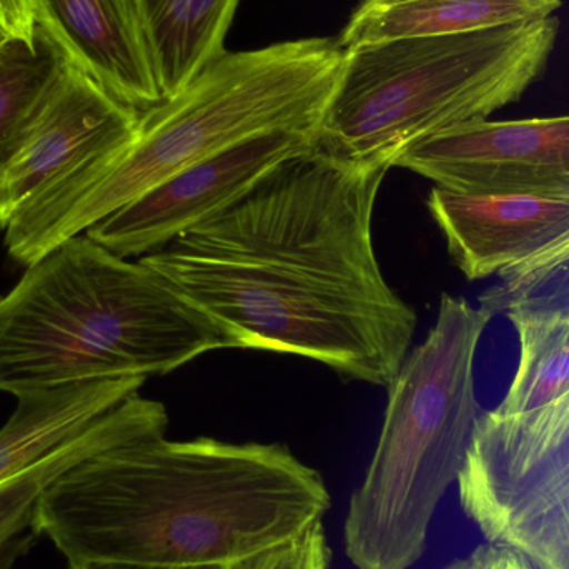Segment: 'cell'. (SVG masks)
Returning a JSON list of instances; mask_svg holds the SVG:
<instances>
[{"mask_svg": "<svg viewBox=\"0 0 569 569\" xmlns=\"http://www.w3.org/2000/svg\"><path fill=\"white\" fill-rule=\"evenodd\" d=\"M387 172L298 157L232 209L140 260L236 348L308 358L388 387L418 318L375 253L371 223Z\"/></svg>", "mask_w": 569, "mask_h": 569, "instance_id": "6da1fadb", "label": "cell"}, {"mask_svg": "<svg viewBox=\"0 0 569 569\" xmlns=\"http://www.w3.org/2000/svg\"><path fill=\"white\" fill-rule=\"evenodd\" d=\"M330 505L321 475L287 445L156 435L63 471L33 527L69 567H226L298 537Z\"/></svg>", "mask_w": 569, "mask_h": 569, "instance_id": "7a4b0ae2", "label": "cell"}, {"mask_svg": "<svg viewBox=\"0 0 569 569\" xmlns=\"http://www.w3.org/2000/svg\"><path fill=\"white\" fill-rule=\"evenodd\" d=\"M338 40L300 39L223 52L179 96L140 113L123 152L92 160L40 190L3 229L29 267L173 173L273 130H318L343 63Z\"/></svg>", "mask_w": 569, "mask_h": 569, "instance_id": "3957f363", "label": "cell"}, {"mask_svg": "<svg viewBox=\"0 0 569 569\" xmlns=\"http://www.w3.org/2000/svg\"><path fill=\"white\" fill-rule=\"evenodd\" d=\"M232 338L142 260L83 236L0 295V393L166 375Z\"/></svg>", "mask_w": 569, "mask_h": 569, "instance_id": "277c9868", "label": "cell"}, {"mask_svg": "<svg viewBox=\"0 0 569 569\" xmlns=\"http://www.w3.org/2000/svg\"><path fill=\"white\" fill-rule=\"evenodd\" d=\"M558 30L553 16L347 49L313 152L345 166L393 169L413 143L518 102L547 69Z\"/></svg>", "mask_w": 569, "mask_h": 569, "instance_id": "5b68a950", "label": "cell"}, {"mask_svg": "<svg viewBox=\"0 0 569 569\" xmlns=\"http://www.w3.org/2000/svg\"><path fill=\"white\" fill-rule=\"evenodd\" d=\"M495 315L441 295L437 321L388 385L377 450L345 518L357 569H408L427 550L438 505L457 483L481 411L475 358Z\"/></svg>", "mask_w": 569, "mask_h": 569, "instance_id": "8992f818", "label": "cell"}, {"mask_svg": "<svg viewBox=\"0 0 569 569\" xmlns=\"http://www.w3.org/2000/svg\"><path fill=\"white\" fill-rule=\"evenodd\" d=\"M457 483L487 543L569 569V390L527 413L483 411Z\"/></svg>", "mask_w": 569, "mask_h": 569, "instance_id": "52a82bcc", "label": "cell"}, {"mask_svg": "<svg viewBox=\"0 0 569 569\" xmlns=\"http://www.w3.org/2000/svg\"><path fill=\"white\" fill-rule=\"evenodd\" d=\"M317 130H273L173 173L86 236L123 259L149 256L246 199L283 163L315 150Z\"/></svg>", "mask_w": 569, "mask_h": 569, "instance_id": "ba28073f", "label": "cell"}, {"mask_svg": "<svg viewBox=\"0 0 569 569\" xmlns=\"http://www.w3.org/2000/svg\"><path fill=\"white\" fill-rule=\"evenodd\" d=\"M393 167L453 192L569 200V116L463 123L408 147Z\"/></svg>", "mask_w": 569, "mask_h": 569, "instance_id": "9c48e42d", "label": "cell"}, {"mask_svg": "<svg viewBox=\"0 0 569 569\" xmlns=\"http://www.w3.org/2000/svg\"><path fill=\"white\" fill-rule=\"evenodd\" d=\"M140 113L73 66L66 86L7 172L0 190V229L40 190L136 140Z\"/></svg>", "mask_w": 569, "mask_h": 569, "instance_id": "30bf717a", "label": "cell"}, {"mask_svg": "<svg viewBox=\"0 0 569 569\" xmlns=\"http://www.w3.org/2000/svg\"><path fill=\"white\" fill-rule=\"evenodd\" d=\"M427 206L451 260L471 282L521 266L569 236V200L435 186Z\"/></svg>", "mask_w": 569, "mask_h": 569, "instance_id": "8fae6325", "label": "cell"}, {"mask_svg": "<svg viewBox=\"0 0 569 569\" xmlns=\"http://www.w3.org/2000/svg\"><path fill=\"white\" fill-rule=\"evenodd\" d=\"M77 66L139 113L163 103L139 0H37Z\"/></svg>", "mask_w": 569, "mask_h": 569, "instance_id": "7c38bea8", "label": "cell"}, {"mask_svg": "<svg viewBox=\"0 0 569 569\" xmlns=\"http://www.w3.org/2000/svg\"><path fill=\"white\" fill-rule=\"evenodd\" d=\"M167 427L169 415L160 401L133 395L49 457L0 483V569H12L29 553L39 537L33 527L39 498L57 477L107 448L166 435Z\"/></svg>", "mask_w": 569, "mask_h": 569, "instance_id": "4fadbf2b", "label": "cell"}, {"mask_svg": "<svg viewBox=\"0 0 569 569\" xmlns=\"http://www.w3.org/2000/svg\"><path fill=\"white\" fill-rule=\"evenodd\" d=\"M146 380L113 378L17 395L16 411L0 428V483L29 470L140 393Z\"/></svg>", "mask_w": 569, "mask_h": 569, "instance_id": "5bb4252c", "label": "cell"}, {"mask_svg": "<svg viewBox=\"0 0 569 569\" xmlns=\"http://www.w3.org/2000/svg\"><path fill=\"white\" fill-rule=\"evenodd\" d=\"M561 0H360L345 26L341 49L520 26L553 17Z\"/></svg>", "mask_w": 569, "mask_h": 569, "instance_id": "9a60e30c", "label": "cell"}, {"mask_svg": "<svg viewBox=\"0 0 569 569\" xmlns=\"http://www.w3.org/2000/svg\"><path fill=\"white\" fill-rule=\"evenodd\" d=\"M73 66L69 50L39 20L33 43L23 39L0 43V190Z\"/></svg>", "mask_w": 569, "mask_h": 569, "instance_id": "2e32d148", "label": "cell"}, {"mask_svg": "<svg viewBox=\"0 0 569 569\" xmlns=\"http://www.w3.org/2000/svg\"><path fill=\"white\" fill-rule=\"evenodd\" d=\"M240 0H139L163 102L226 52Z\"/></svg>", "mask_w": 569, "mask_h": 569, "instance_id": "e0dca14e", "label": "cell"}, {"mask_svg": "<svg viewBox=\"0 0 569 569\" xmlns=\"http://www.w3.org/2000/svg\"><path fill=\"white\" fill-rule=\"evenodd\" d=\"M520 341V361L510 390L495 413L520 415L569 390V303L551 310H510Z\"/></svg>", "mask_w": 569, "mask_h": 569, "instance_id": "ac0fdd59", "label": "cell"}, {"mask_svg": "<svg viewBox=\"0 0 569 569\" xmlns=\"http://www.w3.org/2000/svg\"><path fill=\"white\" fill-rule=\"evenodd\" d=\"M569 303V257L523 276L505 277L480 297L490 313L551 310Z\"/></svg>", "mask_w": 569, "mask_h": 569, "instance_id": "d6986e66", "label": "cell"}, {"mask_svg": "<svg viewBox=\"0 0 569 569\" xmlns=\"http://www.w3.org/2000/svg\"><path fill=\"white\" fill-rule=\"evenodd\" d=\"M331 548L323 521L308 527L303 533L276 547L257 551L226 565L223 569H330Z\"/></svg>", "mask_w": 569, "mask_h": 569, "instance_id": "ffe728a7", "label": "cell"}, {"mask_svg": "<svg viewBox=\"0 0 569 569\" xmlns=\"http://www.w3.org/2000/svg\"><path fill=\"white\" fill-rule=\"evenodd\" d=\"M441 569H537L523 555L501 545L487 543Z\"/></svg>", "mask_w": 569, "mask_h": 569, "instance_id": "44dd1931", "label": "cell"}, {"mask_svg": "<svg viewBox=\"0 0 569 569\" xmlns=\"http://www.w3.org/2000/svg\"><path fill=\"white\" fill-rule=\"evenodd\" d=\"M37 0H0V33L7 39L36 40Z\"/></svg>", "mask_w": 569, "mask_h": 569, "instance_id": "7402d4cb", "label": "cell"}, {"mask_svg": "<svg viewBox=\"0 0 569 569\" xmlns=\"http://www.w3.org/2000/svg\"><path fill=\"white\" fill-rule=\"evenodd\" d=\"M568 257L569 236L547 252L540 253V256L533 257V259L527 260V262L513 267V269L505 270L503 273H500V277L505 279V277L523 276V273L535 272V270L543 269V267L551 266V263L560 262V260L568 259Z\"/></svg>", "mask_w": 569, "mask_h": 569, "instance_id": "603a6c76", "label": "cell"}, {"mask_svg": "<svg viewBox=\"0 0 569 569\" xmlns=\"http://www.w3.org/2000/svg\"><path fill=\"white\" fill-rule=\"evenodd\" d=\"M69 569H172V568H149L136 567V565H120V563H83L73 565ZM179 569H223V567H200V568H179Z\"/></svg>", "mask_w": 569, "mask_h": 569, "instance_id": "cb8c5ba5", "label": "cell"}, {"mask_svg": "<svg viewBox=\"0 0 569 569\" xmlns=\"http://www.w3.org/2000/svg\"><path fill=\"white\" fill-rule=\"evenodd\" d=\"M6 39H7V37H6V36H3V33H0V43H2V42H3V40H6Z\"/></svg>", "mask_w": 569, "mask_h": 569, "instance_id": "d4e9b609", "label": "cell"}]
</instances>
